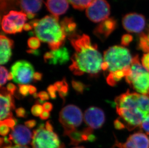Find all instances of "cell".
Here are the masks:
<instances>
[{
	"mask_svg": "<svg viewBox=\"0 0 149 148\" xmlns=\"http://www.w3.org/2000/svg\"><path fill=\"white\" fill-rule=\"evenodd\" d=\"M75 53L71 57L70 71L75 75L88 74L97 77L101 71L103 58L97 50V46L92 44L88 35H75L69 37Z\"/></svg>",
	"mask_w": 149,
	"mask_h": 148,
	"instance_id": "cell-1",
	"label": "cell"
},
{
	"mask_svg": "<svg viewBox=\"0 0 149 148\" xmlns=\"http://www.w3.org/2000/svg\"><path fill=\"white\" fill-rule=\"evenodd\" d=\"M30 24L34 28L36 37L48 44L51 50L60 49L65 43L67 36L58 17L47 15L41 19L33 20Z\"/></svg>",
	"mask_w": 149,
	"mask_h": 148,
	"instance_id": "cell-2",
	"label": "cell"
},
{
	"mask_svg": "<svg viewBox=\"0 0 149 148\" xmlns=\"http://www.w3.org/2000/svg\"><path fill=\"white\" fill-rule=\"evenodd\" d=\"M133 58L128 49L119 45L111 46L104 52V62L108 64L109 73L129 70Z\"/></svg>",
	"mask_w": 149,
	"mask_h": 148,
	"instance_id": "cell-3",
	"label": "cell"
},
{
	"mask_svg": "<svg viewBox=\"0 0 149 148\" xmlns=\"http://www.w3.org/2000/svg\"><path fill=\"white\" fill-rule=\"evenodd\" d=\"M125 78L126 82L138 93L148 95L149 72L141 64L138 55L133 58L130 73Z\"/></svg>",
	"mask_w": 149,
	"mask_h": 148,
	"instance_id": "cell-4",
	"label": "cell"
},
{
	"mask_svg": "<svg viewBox=\"0 0 149 148\" xmlns=\"http://www.w3.org/2000/svg\"><path fill=\"white\" fill-rule=\"evenodd\" d=\"M116 108H138L147 116H149V96L136 92H130L129 90L115 99Z\"/></svg>",
	"mask_w": 149,
	"mask_h": 148,
	"instance_id": "cell-5",
	"label": "cell"
},
{
	"mask_svg": "<svg viewBox=\"0 0 149 148\" xmlns=\"http://www.w3.org/2000/svg\"><path fill=\"white\" fill-rule=\"evenodd\" d=\"M31 146L33 148H64L58 135L47 130L43 124L33 130Z\"/></svg>",
	"mask_w": 149,
	"mask_h": 148,
	"instance_id": "cell-6",
	"label": "cell"
},
{
	"mask_svg": "<svg viewBox=\"0 0 149 148\" xmlns=\"http://www.w3.org/2000/svg\"><path fill=\"white\" fill-rule=\"evenodd\" d=\"M83 114L82 111L74 105H68L59 113V121L64 129V135L76 129L82 124Z\"/></svg>",
	"mask_w": 149,
	"mask_h": 148,
	"instance_id": "cell-7",
	"label": "cell"
},
{
	"mask_svg": "<svg viewBox=\"0 0 149 148\" xmlns=\"http://www.w3.org/2000/svg\"><path fill=\"white\" fill-rule=\"evenodd\" d=\"M27 15L22 11H11L3 17L1 28L5 33L14 34L22 32L27 20Z\"/></svg>",
	"mask_w": 149,
	"mask_h": 148,
	"instance_id": "cell-8",
	"label": "cell"
},
{
	"mask_svg": "<svg viewBox=\"0 0 149 148\" xmlns=\"http://www.w3.org/2000/svg\"><path fill=\"white\" fill-rule=\"evenodd\" d=\"M34 67L31 63L25 60L16 62L11 67L13 75V81L18 84L27 85L33 80L34 74Z\"/></svg>",
	"mask_w": 149,
	"mask_h": 148,
	"instance_id": "cell-9",
	"label": "cell"
},
{
	"mask_svg": "<svg viewBox=\"0 0 149 148\" xmlns=\"http://www.w3.org/2000/svg\"><path fill=\"white\" fill-rule=\"evenodd\" d=\"M110 9V4L106 0H95L86 9V15L93 22H102L108 18Z\"/></svg>",
	"mask_w": 149,
	"mask_h": 148,
	"instance_id": "cell-10",
	"label": "cell"
},
{
	"mask_svg": "<svg viewBox=\"0 0 149 148\" xmlns=\"http://www.w3.org/2000/svg\"><path fill=\"white\" fill-rule=\"evenodd\" d=\"M122 24L125 30L130 33H139L145 28L146 19L142 15L130 13L123 18Z\"/></svg>",
	"mask_w": 149,
	"mask_h": 148,
	"instance_id": "cell-11",
	"label": "cell"
},
{
	"mask_svg": "<svg viewBox=\"0 0 149 148\" xmlns=\"http://www.w3.org/2000/svg\"><path fill=\"white\" fill-rule=\"evenodd\" d=\"M84 122L88 127L93 129L101 128L105 122L104 111L100 108L90 107L84 112Z\"/></svg>",
	"mask_w": 149,
	"mask_h": 148,
	"instance_id": "cell-12",
	"label": "cell"
},
{
	"mask_svg": "<svg viewBox=\"0 0 149 148\" xmlns=\"http://www.w3.org/2000/svg\"><path fill=\"white\" fill-rule=\"evenodd\" d=\"M1 121L8 118H13L12 111L16 108L14 99L4 87H1L0 93Z\"/></svg>",
	"mask_w": 149,
	"mask_h": 148,
	"instance_id": "cell-13",
	"label": "cell"
},
{
	"mask_svg": "<svg viewBox=\"0 0 149 148\" xmlns=\"http://www.w3.org/2000/svg\"><path fill=\"white\" fill-rule=\"evenodd\" d=\"M33 134L25 126L19 124L12 129L9 138L17 145L26 146L33 139Z\"/></svg>",
	"mask_w": 149,
	"mask_h": 148,
	"instance_id": "cell-14",
	"label": "cell"
},
{
	"mask_svg": "<svg viewBox=\"0 0 149 148\" xmlns=\"http://www.w3.org/2000/svg\"><path fill=\"white\" fill-rule=\"evenodd\" d=\"M116 145L119 148H149V138L141 132L130 135L125 142L116 141Z\"/></svg>",
	"mask_w": 149,
	"mask_h": 148,
	"instance_id": "cell-15",
	"label": "cell"
},
{
	"mask_svg": "<svg viewBox=\"0 0 149 148\" xmlns=\"http://www.w3.org/2000/svg\"><path fill=\"white\" fill-rule=\"evenodd\" d=\"M45 63L50 64H63L66 63L70 59V55L67 49L61 47L57 50L47 52L44 55Z\"/></svg>",
	"mask_w": 149,
	"mask_h": 148,
	"instance_id": "cell-16",
	"label": "cell"
},
{
	"mask_svg": "<svg viewBox=\"0 0 149 148\" xmlns=\"http://www.w3.org/2000/svg\"><path fill=\"white\" fill-rule=\"evenodd\" d=\"M117 25V21L114 18H108L97 25L93 33L99 39L104 41L116 30Z\"/></svg>",
	"mask_w": 149,
	"mask_h": 148,
	"instance_id": "cell-17",
	"label": "cell"
},
{
	"mask_svg": "<svg viewBox=\"0 0 149 148\" xmlns=\"http://www.w3.org/2000/svg\"><path fill=\"white\" fill-rule=\"evenodd\" d=\"M0 38V63L3 65L8 63L11 59L14 41L3 35H1Z\"/></svg>",
	"mask_w": 149,
	"mask_h": 148,
	"instance_id": "cell-18",
	"label": "cell"
},
{
	"mask_svg": "<svg viewBox=\"0 0 149 148\" xmlns=\"http://www.w3.org/2000/svg\"><path fill=\"white\" fill-rule=\"evenodd\" d=\"M68 0H47V8L52 15L58 17L66 13L69 8Z\"/></svg>",
	"mask_w": 149,
	"mask_h": 148,
	"instance_id": "cell-19",
	"label": "cell"
},
{
	"mask_svg": "<svg viewBox=\"0 0 149 148\" xmlns=\"http://www.w3.org/2000/svg\"><path fill=\"white\" fill-rule=\"evenodd\" d=\"M42 0H20L21 9L27 15H34L42 6Z\"/></svg>",
	"mask_w": 149,
	"mask_h": 148,
	"instance_id": "cell-20",
	"label": "cell"
},
{
	"mask_svg": "<svg viewBox=\"0 0 149 148\" xmlns=\"http://www.w3.org/2000/svg\"><path fill=\"white\" fill-rule=\"evenodd\" d=\"M70 140V144L73 145H77L83 141H88L89 136L87 135L84 132L79 130H72L67 134Z\"/></svg>",
	"mask_w": 149,
	"mask_h": 148,
	"instance_id": "cell-21",
	"label": "cell"
},
{
	"mask_svg": "<svg viewBox=\"0 0 149 148\" xmlns=\"http://www.w3.org/2000/svg\"><path fill=\"white\" fill-rule=\"evenodd\" d=\"M61 24L66 35L69 38L76 34L75 32L77 26L72 18L66 17L61 22Z\"/></svg>",
	"mask_w": 149,
	"mask_h": 148,
	"instance_id": "cell-22",
	"label": "cell"
},
{
	"mask_svg": "<svg viewBox=\"0 0 149 148\" xmlns=\"http://www.w3.org/2000/svg\"><path fill=\"white\" fill-rule=\"evenodd\" d=\"M138 48L144 53H149V38L144 33H141L139 35Z\"/></svg>",
	"mask_w": 149,
	"mask_h": 148,
	"instance_id": "cell-23",
	"label": "cell"
},
{
	"mask_svg": "<svg viewBox=\"0 0 149 148\" xmlns=\"http://www.w3.org/2000/svg\"><path fill=\"white\" fill-rule=\"evenodd\" d=\"M95 0H68L72 7L75 9L83 10L87 8Z\"/></svg>",
	"mask_w": 149,
	"mask_h": 148,
	"instance_id": "cell-24",
	"label": "cell"
},
{
	"mask_svg": "<svg viewBox=\"0 0 149 148\" xmlns=\"http://www.w3.org/2000/svg\"><path fill=\"white\" fill-rule=\"evenodd\" d=\"M72 85L74 90L78 94H82L84 93V91L87 87V86L84 84L82 82L77 81L75 80H72Z\"/></svg>",
	"mask_w": 149,
	"mask_h": 148,
	"instance_id": "cell-25",
	"label": "cell"
},
{
	"mask_svg": "<svg viewBox=\"0 0 149 148\" xmlns=\"http://www.w3.org/2000/svg\"><path fill=\"white\" fill-rule=\"evenodd\" d=\"M40 40L37 37H33L30 38L28 41V46L30 49L36 50L40 47Z\"/></svg>",
	"mask_w": 149,
	"mask_h": 148,
	"instance_id": "cell-26",
	"label": "cell"
},
{
	"mask_svg": "<svg viewBox=\"0 0 149 148\" xmlns=\"http://www.w3.org/2000/svg\"><path fill=\"white\" fill-rule=\"evenodd\" d=\"M63 82V85L61 89L58 91L59 96L61 99L65 101V99L67 95H68V91H69V85L68 84L66 78H64L62 80Z\"/></svg>",
	"mask_w": 149,
	"mask_h": 148,
	"instance_id": "cell-27",
	"label": "cell"
},
{
	"mask_svg": "<svg viewBox=\"0 0 149 148\" xmlns=\"http://www.w3.org/2000/svg\"><path fill=\"white\" fill-rule=\"evenodd\" d=\"M1 81H0V86L2 87L3 85L6 84L7 81V77L8 75V71L6 67L1 66Z\"/></svg>",
	"mask_w": 149,
	"mask_h": 148,
	"instance_id": "cell-28",
	"label": "cell"
},
{
	"mask_svg": "<svg viewBox=\"0 0 149 148\" xmlns=\"http://www.w3.org/2000/svg\"><path fill=\"white\" fill-rule=\"evenodd\" d=\"M17 122V119L13 117L1 121L0 122V124H5L12 129L16 127Z\"/></svg>",
	"mask_w": 149,
	"mask_h": 148,
	"instance_id": "cell-29",
	"label": "cell"
},
{
	"mask_svg": "<svg viewBox=\"0 0 149 148\" xmlns=\"http://www.w3.org/2000/svg\"><path fill=\"white\" fill-rule=\"evenodd\" d=\"M43 110H44V108H43V107L42 106V105L35 104L31 108V113L34 116L38 117V116H40L42 113L44 111Z\"/></svg>",
	"mask_w": 149,
	"mask_h": 148,
	"instance_id": "cell-30",
	"label": "cell"
},
{
	"mask_svg": "<svg viewBox=\"0 0 149 148\" xmlns=\"http://www.w3.org/2000/svg\"><path fill=\"white\" fill-rule=\"evenodd\" d=\"M133 40L132 36L128 34H126L123 36L121 38V44L122 45L125 46H128Z\"/></svg>",
	"mask_w": 149,
	"mask_h": 148,
	"instance_id": "cell-31",
	"label": "cell"
},
{
	"mask_svg": "<svg viewBox=\"0 0 149 148\" xmlns=\"http://www.w3.org/2000/svg\"><path fill=\"white\" fill-rule=\"evenodd\" d=\"M29 86L28 85H22L18 84L19 93L23 97H26L29 93Z\"/></svg>",
	"mask_w": 149,
	"mask_h": 148,
	"instance_id": "cell-32",
	"label": "cell"
},
{
	"mask_svg": "<svg viewBox=\"0 0 149 148\" xmlns=\"http://www.w3.org/2000/svg\"><path fill=\"white\" fill-rule=\"evenodd\" d=\"M141 63L144 68L149 72V53H145L141 58Z\"/></svg>",
	"mask_w": 149,
	"mask_h": 148,
	"instance_id": "cell-33",
	"label": "cell"
},
{
	"mask_svg": "<svg viewBox=\"0 0 149 148\" xmlns=\"http://www.w3.org/2000/svg\"><path fill=\"white\" fill-rule=\"evenodd\" d=\"M141 128L149 135V116L145 118L142 121Z\"/></svg>",
	"mask_w": 149,
	"mask_h": 148,
	"instance_id": "cell-34",
	"label": "cell"
},
{
	"mask_svg": "<svg viewBox=\"0 0 149 148\" xmlns=\"http://www.w3.org/2000/svg\"><path fill=\"white\" fill-rule=\"evenodd\" d=\"M48 94L52 99H56V90L54 85H50L47 89Z\"/></svg>",
	"mask_w": 149,
	"mask_h": 148,
	"instance_id": "cell-35",
	"label": "cell"
},
{
	"mask_svg": "<svg viewBox=\"0 0 149 148\" xmlns=\"http://www.w3.org/2000/svg\"><path fill=\"white\" fill-rule=\"evenodd\" d=\"M16 115L18 118H25L27 116V113L24 108L19 107L17 108L16 111Z\"/></svg>",
	"mask_w": 149,
	"mask_h": 148,
	"instance_id": "cell-36",
	"label": "cell"
},
{
	"mask_svg": "<svg viewBox=\"0 0 149 148\" xmlns=\"http://www.w3.org/2000/svg\"><path fill=\"white\" fill-rule=\"evenodd\" d=\"M10 131V127L5 124H0V134L1 136L5 137Z\"/></svg>",
	"mask_w": 149,
	"mask_h": 148,
	"instance_id": "cell-37",
	"label": "cell"
},
{
	"mask_svg": "<svg viewBox=\"0 0 149 148\" xmlns=\"http://www.w3.org/2000/svg\"><path fill=\"white\" fill-rule=\"evenodd\" d=\"M6 89L11 95H14L17 91V87L13 83H9L8 84H7Z\"/></svg>",
	"mask_w": 149,
	"mask_h": 148,
	"instance_id": "cell-38",
	"label": "cell"
},
{
	"mask_svg": "<svg viewBox=\"0 0 149 148\" xmlns=\"http://www.w3.org/2000/svg\"><path fill=\"white\" fill-rule=\"evenodd\" d=\"M114 126L115 128L118 130H121V129H125L124 124L118 118L114 121Z\"/></svg>",
	"mask_w": 149,
	"mask_h": 148,
	"instance_id": "cell-39",
	"label": "cell"
},
{
	"mask_svg": "<svg viewBox=\"0 0 149 148\" xmlns=\"http://www.w3.org/2000/svg\"><path fill=\"white\" fill-rule=\"evenodd\" d=\"M38 97L40 98V99H41L44 102L49 99V95H48V93H47L45 91H40L38 93Z\"/></svg>",
	"mask_w": 149,
	"mask_h": 148,
	"instance_id": "cell-40",
	"label": "cell"
},
{
	"mask_svg": "<svg viewBox=\"0 0 149 148\" xmlns=\"http://www.w3.org/2000/svg\"><path fill=\"white\" fill-rule=\"evenodd\" d=\"M24 124H25L26 127L29 128V129H33L36 125L37 122L36 120L32 119V120H29L28 121H27L25 122Z\"/></svg>",
	"mask_w": 149,
	"mask_h": 148,
	"instance_id": "cell-41",
	"label": "cell"
},
{
	"mask_svg": "<svg viewBox=\"0 0 149 148\" xmlns=\"http://www.w3.org/2000/svg\"><path fill=\"white\" fill-rule=\"evenodd\" d=\"M42 78V73H40V72H35L33 75V80L34 82H36L38 81H41Z\"/></svg>",
	"mask_w": 149,
	"mask_h": 148,
	"instance_id": "cell-42",
	"label": "cell"
},
{
	"mask_svg": "<svg viewBox=\"0 0 149 148\" xmlns=\"http://www.w3.org/2000/svg\"><path fill=\"white\" fill-rule=\"evenodd\" d=\"M43 108L45 111H47L48 112H50L53 108V106L51 103L49 102H45V104L42 105Z\"/></svg>",
	"mask_w": 149,
	"mask_h": 148,
	"instance_id": "cell-43",
	"label": "cell"
},
{
	"mask_svg": "<svg viewBox=\"0 0 149 148\" xmlns=\"http://www.w3.org/2000/svg\"><path fill=\"white\" fill-rule=\"evenodd\" d=\"M50 116V114L49 112H48V111H44L42 113L41 115H40V118L42 120H45L49 118Z\"/></svg>",
	"mask_w": 149,
	"mask_h": 148,
	"instance_id": "cell-44",
	"label": "cell"
},
{
	"mask_svg": "<svg viewBox=\"0 0 149 148\" xmlns=\"http://www.w3.org/2000/svg\"><path fill=\"white\" fill-rule=\"evenodd\" d=\"M63 82L62 80V81H57L54 84V87L56 89V91H60L63 87Z\"/></svg>",
	"mask_w": 149,
	"mask_h": 148,
	"instance_id": "cell-45",
	"label": "cell"
},
{
	"mask_svg": "<svg viewBox=\"0 0 149 148\" xmlns=\"http://www.w3.org/2000/svg\"><path fill=\"white\" fill-rule=\"evenodd\" d=\"M45 127L47 130H49V131H54L53 126L51 123L50 121H48L46 122Z\"/></svg>",
	"mask_w": 149,
	"mask_h": 148,
	"instance_id": "cell-46",
	"label": "cell"
},
{
	"mask_svg": "<svg viewBox=\"0 0 149 148\" xmlns=\"http://www.w3.org/2000/svg\"><path fill=\"white\" fill-rule=\"evenodd\" d=\"M37 88L35 86L30 85L29 86V94L31 95H33L36 93Z\"/></svg>",
	"mask_w": 149,
	"mask_h": 148,
	"instance_id": "cell-47",
	"label": "cell"
},
{
	"mask_svg": "<svg viewBox=\"0 0 149 148\" xmlns=\"http://www.w3.org/2000/svg\"><path fill=\"white\" fill-rule=\"evenodd\" d=\"M1 148H30L29 147H27L26 146H20L17 145H16L15 146H12V145L10 146H3V147H1Z\"/></svg>",
	"mask_w": 149,
	"mask_h": 148,
	"instance_id": "cell-48",
	"label": "cell"
},
{
	"mask_svg": "<svg viewBox=\"0 0 149 148\" xmlns=\"http://www.w3.org/2000/svg\"><path fill=\"white\" fill-rule=\"evenodd\" d=\"M27 53H29V54H31V55H36L38 56L40 55V52L39 50H32V49H30L27 50Z\"/></svg>",
	"mask_w": 149,
	"mask_h": 148,
	"instance_id": "cell-49",
	"label": "cell"
},
{
	"mask_svg": "<svg viewBox=\"0 0 149 148\" xmlns=\"http://www.w3.org/2000/svg\"><path fill=\"white\" fill-rule=\"evenodd\" d=\"M33 28V27L31 26V25L29 24H25L23 27V29L26 31H29L31 30Z\"/></svg>",
	"mask_w": 149,
	"mask_h": 148,
	"instance_id": "cell-50",
	"label": "cell"
},
{
	"mask_svg": "<svg viewBox=\"0 0 149 148\" xmlns=\"http://www.w3.org/2000/svg\"><path fill=\"white\" fill-rule=\"evenodd\" d=\"M7 80H13V75L11 72H9L8 75Z\"/></svg>",
	"mask_w": 149,
	"mask_h": 148,
	"instance_id": "cell-51",
	"label": "cell"
},
{
	"mask_svg": "<svg viewBox=\"0 0 149 148\" xmlns=\"http://www.w3.org/2000/svg\"><path fill=\"white\" fill-rule=\"evenodd\" d=\"M36 104H40V105H42V104H44L45 103H44V101H42V100H41V99H38L36 101V102H35Z\"/></svg>",
	"mask_w": 149,
	"mask_h": 148,
	"instance_id": "cell-52",
	"label": "cell"
},
{
	"mask_svg": "<svg viewBox=\"0 0 149 148\" xmlns=\"http://www.w3.org/2000/svg\"><path fill=\"white\" fill-rule=\"evenodd\" d=\"M33 97L34 98H35V99H36V98H39V97H38V93H36L34 94L33 95Z\"/></svg>",
	"mask_w": 149,
	"mask_h": 148,
	"instance_id": "cell-53",
	"label": "cell"
},
{
	"mask_svg": "<svg viewBox=\"0 0 149 148\" xmlns=\"http://www.w3.org/2000/svg\"><path fill=\"white\" fill-rule=\"evenodd\" d=\"M73 148H85L84 147H83V146H80V147H76Z\"/></svg>",
	"mask_w": 149,
	"mask_h": 148,
	"instance_id": "cell-54",
	"label": "cell"
},
{
	"mask_svg": "<svg viewBox=\"0 0 149 148\" xmlns=\"http://www.w3.org/2000/svg\"><path fill=\"white\" fill-rule=\"evenodd\" d=\"M148 37H149V34H148Z\"/></svg>",
	"mask_w": 149,
	"mask_h": 148,
	"instance_id": "cell-55",
	"label": "cell"
}]
</instances>
